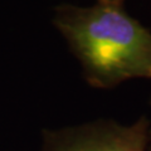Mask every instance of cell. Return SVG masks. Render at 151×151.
I'll list each match as a JSON object with an SVG mask.
<instances>
[{
	"mask_svg": "<svg viewBox=\"0 0 151 151\" xmlns=\"http://www.w3.org/2000/svg\"><path fill=\"white\" fill-rule=\"evenodd\" d=\"M150 122L146 117L132 125L110 122L73 135L58 151H147Z\"/></svg>",
	"mask_w": 151,
	"mask_h": 151,
	"instance_id": "2",
	"label": "cell"
},
{
	"mask_svg": "<svg viewBox=\"0 0 151 151\" xmlns=\"http://www.w3.org/2000/svg\"><path fill=\"white\" fill-rule=\"evenodd\" d=\"M53 23L93 86L151 78V32L127 14L124 0H97L91 6L62 4Z\"/></svg>",
	"mask_w": 151,
	"mask_h": 151,
	"instance_id": "1",
	"label": "cell"
},
{
	"mask_svg": "<svg viewBox=\"0 0 151 151\" xmlns=\"http://www.w3.org/2000/svg\"><path fill=\"white\" fill-rule=\"evenodd\" d=\"M147 151H151V129H150V137H149V147Z\"/></svg>",
	"mask_w": 151,
	"mask_h": 151,
	"instance_id": "3",
	"label": "cell"
}]
</instances>
